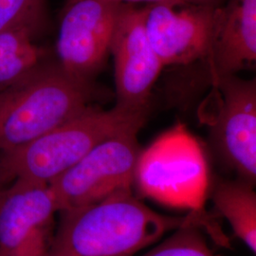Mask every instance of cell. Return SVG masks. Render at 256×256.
<instances>
[{
	"label": "cell",
	"instance_id": "cell-3",
	"mask_svg": "<svg viewBox=\"0 0 256 256\" xmlns=\"http://www.w3.org/2000/svg\"><path fill=\"white\" fill-rule=\"evenodd\" d=\"M92 84L39 66L0 92V153L23 146L90 106Z\"/></svg>",
	"mask_w": 256,
	"mask_h": 256
},
{
	"label": "cell",
	"instance_id": "cell-11",
	"mask_svg": "<svg viewBox=\"0 0 256 256\" xmlns=\"http://www.w3.org/2000/svg\"><path fill=\"white\" fill-rule=\"evenodd\" d=\"M254 184L242 178L216 183L212 200L229 222L234 234L256 252V194Z\"/></svg>",
	"mask_w": 256,
	"mask_h": 256
},
{
	"label": "cell",
	"instance_id": "cell-14",
	"mask_svg": "<svg viewBox=\"0 0 256 256\" xmlns=\"http://www.w3.org/2000/svg\"><path fill=\"white\" fill-rule=\"evenodd\" d=\"M45 0H0V32L21 25L44 27Z\"/></svg>",
	"mask_w": 256,
	"mask_h": 256
},
{
	"label": "cell",
	"instance_id": "cell-16",
	"mask_svg": "<svg viewBox=\"0 0 256 256\" xmlns=\"http://www.w3.org/2000/svg\"></svg>",
	"mask_w": 256,
	"mask_h": 256
},
{
	"label": "cell",
	"instance_id": "cell-12",
	"mask_svg": "<svg viewBox=\"0 0 256 256\" xmlns=\"http://www.w3.org/2000/svg\"><path fill=\"white\" fill-rule=\"evenodd\" d=\"M42 28L21 25L0 32V92L44 64L36 38Z\"/></svg>",
	"mask_w": 256,
	"mask_h": 256
},
{
	"label": "cell",
	"instance_id": "cell-8",
	"mask_svg": "<svg viewBox=\"0 0 256 256\" xmlns=\"http://www.w3.org/2000/svg\"><path fill=\"white\" fill-rule=\"evenodd\" d=\"M56 212L48 184L14 180L0 194V256H46Z\"/></svg>",
	"mask_w": 256,
	"mask_h": 256
},
{
	"label": "cell",
	"instance_id": "cell-1",
	"mask_svg": "<svg viewBox=\"0 0 256 256\" xmlns=\"http://www.w3.org/2000/svg\"><path fill=\"white\" fill-rule=\"evenodd\" d=\"M196 225L191 216L176 218L152 210L133 190L101 202L61 212L46 256H134L165 232Z\"/></svg>",
	"mask_w": 256,
	"mask_h": 256
},
{
	"label": "cell",
	"instance_id": "cell-6",
	"mask_svg": "<svg viewBox=\"0 0 256 256\" xmlns=\"http://www.w3.org/2000/svg\"><path fill=\"white\" fill-rule=\"evenodd\" d=\"M220 10L221 6L180 2L146 6L147 37L164 66L191 64L208 57Z\"/></svg>",
	"mask_w": 256,
	"mask_h": 256
},
{
	"label": "cell",
	"instance_id": "cell-13",
	"mask_svg": "<svg viewBox=\"0 0 256 256\" xmlns=\"http://www.w3.org/2000/svg\"><path fill=\"white\" fill-rule=\"evenodd\" d=\"M142 256H218L196 225H185Z\"/></svg>",
	"mask_w": 256,
	"mask_h": 256
},
{
	"label": "cell",
	"instance_id": "cell-15",
	"mask_svg": "<svg viewBox=\"0 0 256 256\" xmlns=\"http://www.w3.org/2000/svg\"><path fill=\"white\" fill-rule=\"evenodd\" d=\"M124 4H137V3H146L155 4L162 2H180V3H192V4H202V5H212V6H222L223 0H113Z\"/></svg>",
	"mask_w": 256,
	"mask_h": 256
},
{
	"label": "cell",
	"instance_id": "cell-2",
	"mask_svg": "<svg viewBox=\"0 0 256 256\" xmlns=\"http://www.w3.org/2000/svg\"><path fill=\"white\" fill-rule=\"evenodd\" d=\"M146 111L115 106L110 110L92 106L23 146L0 154V180H25L48 184L76 164L104 140L137 132Z\"/></svg>",
	"mask_w": 256,
	"mask_h": 256
},
{
	"label": "cell",
	"instance_id": "cell-10",
	"mask_svg": "<svg viewBox=\"0 0 256 256\" xmlns=\"http://www.w3.org/2000/svg\"><path fill=\"white\" fill-rule=\"evenodd\" d=\"M205 60L212 82L254 66L256 0H229L221 6L218 25Z\"/></svg>",
	"mask_w": 256,
	"mask_h": 256
},
{
	"label": "cell",
	"instance_id": "cell-5",
	"mask_svg": "<svg viewBox=\"0 0 256 256\" xmlns=\"http://www.w3.org/2000/svg\"><path fill=\"white\" fill-rule=\"evenodd\" d=\"M120 5L113 0H66L56 43L57 64L66 74L92 84L110 54Z\"/></svg>",
	"mask_w": 256,
	"mask_h": 256
},
{
	"label": "cell",
	"instance_id": "cell-4",
	"mask_svg": "<svg viewBox=\"0 0 256 256\" xmlns=\"http://www.w3.org/2000/svg\"><path fill=\"white\" fill-rule=\"evenodd\" d=\"M137 132L110 138L50 183L57 212L133 190L140 158Z\"/></svg>",
	"mask_w": 256,
	"mask_h": 256
},
{
	"label": "cell",
	"instance_id": "cell-7",
	"mask_svg": "<svg viewBox=\"0 0 256 256\" xmlns=\"http://www.w3.org/2000/svg\"><path fill=\"white\" fill-rule=\"evenodd\" d=\"M220 99L210 124V142L239 178L256 184V82L230 75L214 82Z\"/></svg>",
	"mask_w": 256,
	"mask_h": 256
},
{
	"label": "cell",
	"instance_id": "cell-9",
	"mask_svg": "<svg viewBox=\"0 0 256 256\" xmlns=\"http://www.w3.org/2000/svg\"><path fill=\"white\" fill-rule=\"evenodd\" d=\"M146 6L124 4L110 41L114 58L117 106L146 111L151 90L164 64L151 46L144 26Z\"/></svg>",
	"mask_w": 256,
	"mask_h": 256
}]
</instances>
